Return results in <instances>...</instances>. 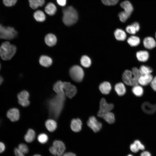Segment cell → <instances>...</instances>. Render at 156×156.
I'll return each mask as SVG.
<instances>
[{
	"mask_svg": "<svg viewBox=\"0 0 156 156\" xmlns=\"http://www.w3.org/2000/svg\"><path fill=\"white\" fill-rule=\"evenodd\" d=\"M65 95L57 94L48 101L50 115L55 118H57L63 109Z\"/></svg>",
	"mask_w": 156,
	"mask_h": 156,
	"instance_id": "obj_1",
	"label": "cell"
},
{
	"mask_svg": "<svg viewBox=\"0 0 156 156\" xmlns=\"http://www.w3.org/2000/svg\"><path fill=\"white\" fill-rule=\"evenodd\" d=\"M141 75L139 70L136 67H133L131 71L126 70L122 75V79L126 85L133 86L138 84V79Z\"/></svg>",
	"mask_w": 156,
	"mask_h": 156,
	"instance_id": "obj_2",
	"label": "cell"
},
{
	"mask_svg": "<svg viewBox=\"0 0 156 156\" xmlns=\"http://www.w3.org/2000/svg\"><path fill=\"white\" fill-rule=\"evenodd\" d=\"M62 12V21L66 25L71 26L77 21L78 14L76 10L73 7L69 6L64 8Z\"/></svg>",
	"mask_w": 156,
	"mask_h": 156,
	"instance_id": "obj_3",
	"label": "cell"
},
{
	"mask_svg": "<svg viewBox=\"0 0 156 156\" xmlns=\"http://www.w3.org/2000/svg\"><path fill=\"white\" fill-rule=\"evenodd\" d=\"M16 48L8 41L3 42L0 46V57L4 60H10L14 55Z\"/></svg>",
	"mask_w": 156,
	"mask_h": 156,
	"instance_id": "obj_4",
	"label": "cell"
},
{
	"mask_svg": "<svg viewBox=\"0 0 156 156\" xmlns=\"http://www.w3.org/2000/svg\"><path fill=\"white\" fill-rule=\"evenodd\" d=\"M120 5L124 11L119 13L118 16L120 21L124 23L130 17L133 11V7L131 3L128 1L122 2Z\"/></svg>",
	"mask_w": 156,
	"mask_h": 156,
	"instance_id": "obj_5",
	"label": "cell"
},
{
	"mask_svg": "<svg viewBox=\"0 0 156 156\" xmlns=\"http://www.w3.org/2000/svg\"><path fill=\"white\" fill-rule=\"evenodd\" d=\"M17 33L11 27H5L0 24V39L11 40L14 38Z\"/></svg>",
	"mask_w": 156,
	"mask_h": 156,
	"instance_id": "obj_6",
	"label": "cell"
},
{
	"mask_svg": "<svg viewBox=\"0 0 156 156\" xmlns=\"http://www.w3.org/2000/svg\"><path fill=\"white\" fill-rule=\"evenodd\" d=\"M69 74L73 80L78 82L82 80L84 76V73L82 68L77 65H74L70 68Z\"/></svg>",
	"mask_w": 156,
	"mask_h": 156,
	"instance_id": "obj_7",
	"label": "cell"
},
{
	"mask_svg": "<svg viewBox=\"0 0 156 156\" xmlns=\"http://www.w3.org/2000/svg\"><path fill=\"white\" fill-rule=\"evenodd\" d=\"M66 149V147L64 143L60 140H55L53 143V146L49 149L50 153L55 156H62Z\"/></svg>",
	"mask_w": 156,
	"mask_h": 156,
	"instance_id": "obj_8",
	"label": "cell"
},
{
	"mask_svg": "<svg viewBox=\"0 0 156 156\" xmlns=\"http://www.w3.org/2000/svg\"><path fill=\"white\" fill-rule=\"evenodd\" d=\"M114 107L112 104L107 103L104 98H102L100 102L99 109L98 112V116L100 117L103 114L110 112L113 109Z\"/></svg>",
	"mask_w": 156,
	"mask_h": 156,
	"instance_id": "obj_9",
	"label": "cell"
},
{
	"mask_svg": "<svg viewBox=\"0 0 156 156\" xmlns=\"http://www.w3.org/2000/svg\"><path fill=\"white\" fill-rule=\"evenodd\" d=\"M64 90L65 95L70 98H71L75 95L77 92L76 87L69 82H64Z\"/></svg>",
	"mask_w": 156,
	"mask_h": 156,
	"instance_id": "obj_10",
	"label": "cell"
},
{
	"mask_svg": "<svg viewBox=\"0 0 156 156\" xmlns=\"http://www.w3.org/2000/svg\"><path fill=\"white\" fill-rule=\"evenodd\" d=\"M87 124L88 126L94 132L99 131L102 127L101 123L98 121L94 116H91L89 118Z\"/></svg>",
	"mask_w": 156,
	"mask_h": 156,
	"instance_id": "obj_11",
	"label": "cell"
},
{
	"mask_svg": "<svg viewBox=\"0 0 156 156\" xmlns=\"http://www.w3.org/2000/svg\"><path fill=\"white\" fill-rule=\"evenodd\" d=\"M29 94L28 92L25 90H23L17 95L18 101L19 104L23 107H27L29 104V101L28 99Z\"/></svg>",
	"mask_w": 156,
	"mask_h": 156,
	"instance_id": "obj_12",
	"label": "cell"
},
{
	"mask_svg": "<svg viewBox=\"0 0 156 156\" xmlns=\"http://www.w3.org/2000/svg\"><path fill=\"white\" fill-rule=\"evenodd\" d=\"M7 116L12 122L17 121L20 117L19 111L18 109L15 108L10 109L7 113Z\"/></svg>",
	"mask_w": 156,
	"mask_h": 156,
	"instance_id": "obj_13",
	"label": "cell"
},
{
	"mask_svg": "<svg viewBox=\"0 0 156 156\" xmlns=\"http://www.w3.org/2000/svg\"><path fill=\"white\" fill-rule=\"evenodd\" d=\"M153 78L151 74L141 75L138 80V84L142 86H146L150 83Z\"/></svg>",
	"mask_w": 156,
	"mask_h": 156,
	"instance_id": "obj_14",
	"label": "cell"
},
{
	"mask_svg": "<svg viewBox=\"0 0 156 156\" xmlns=\"http://www.w3.org/2000/svg\"><path fill=\"white\" fill-rule=\"evenodd\" d=\"M143 44L146 48L151 49L156 46V42L154 38L151 37L145 38L143 40Z\"/></svg>",
	"mask_w": 156,
	"mask_h": 156,
	"instance_id": "obj_15",
	"label": "cell"
},
{
	"mask_svg": "<svg viewBox=\"0 0 156 156\" xmlns=\"http://www.w3.org/2000/svg\"><path fill=\"white\" fill-rule=\"evenodd\" d=\"M82 125V122L79 119H74L71 121L70 127L73 131L78 132L81 130Z\"/></svg>",
	"mask_w": 156,
	"mask_h": 156,
	"instance_id": "obj_16",
	"label": "cell"
},
{
	"mask_svg": "<svg viewBox=\"0 0 156 156\" xmlns=\"http://www.w3.org/2000/svg\"><path fill=\"white\" fill-rule=\"evenodd\" d=\"M136 57L139 61L145 62L148 60L149 57V54L148 52L146 51H139L136 53Z\"/></svg>",
	"mask_w": 156,
	"mask_h": 156,
	"instance_id": "obj_17",
	"label": "cell"
},
{
	"mask_svg": "<svg viewBox=\"0 0 156 156\" xmlns=\"http://www.w3.org/2000/svg\"><path fill=\"white\" fill-rule=\"evenodd\" d=\"M44 40L46 44L48 46L53 47L56 44L57 39L54 35L52 34H49L45 36Z\"/></svg>",
	"mask_w": 156,
	"mask_h": 156,
	"instance_id": "obj_18",
	"label": "cell"
},
{
	"mask_svg": "<svg viewBox=\"0 0 156 156\" xmlns=\"http://www.w3.org/2000/svg\"><path fill=\"white\" fill-rule=\"evenodd\" d=\"M99 88L100 91L103 94H107L111 91L112 87L109 83L104 81L100 84Z\"/></svg>",
	"mask_w": 156,
	"mask_h": 156,
	"instance_id": "obj_19",
	"label": "cell"
},
{
	"mask_svg": "<svg viewBox=\"0 0 156 156\" xmlns=\"http://www.w3.org/2000/svg\"><path fill=\"white\" fill-rule=\"evenodd\" d=\"M130 148L131 150L134 153H137L140 150H143L145 149L144 145L138 140H135L133 143L130 145Z\"/></svg>",
	"mask_w": 156,
	"mask_h": 156,
	"instance_id": "obj_20",
	"label": "cell"
},
{
	"mask_svg": "<svg viewBox=\"0 0 156 156\" xmlns=\"http://www.w3.org/2000/svg\"><path fill=\"white\" fill-rule=\"evenodd\" d=\"M63 86V82L59 81L54 84L53 87V89L57 94L65 95L64 90Z\"/></svg>",
	"mask_w": 156,
	"mask_h": 156,
	"instance_id": "obj_21",
	"label": "cell"
},
{
	"mask_svg": "<svg viewBox=\"0 0 156 156\" xmlns=\"http://www.w3.org/2000/svg\"><path fill=\"white\" fill-rule=\"evenodd\" d=\"M39 62L42 66L45 67H48L52 64V60L49 57L43 55L40 57Z\"/></svg>",
	"mask_w": 156,
	"mask_h": 156,
	"instance_id": "obj_22",
	"label": "cell"
},
{
	"mask_svg": "<svg viewBox=\"0 0 156 156\" xmlns=\"http://www.w3.org/2000/svg\"><path fill=\"white\" fill-rule=\"evenodd\" d=\"M114 89L117 94L120 96L124 95L126 92V89L124 84L120 82L116 84Z\"/></svg>",
	"mask_w": 156,
	"mask_h": 156,
	"instance_id": "obj_23",
	"label": "cell"
},
{
	"mask_svg": "<svg viewBox=\"0 0 156 156\" xmlns=\"http://www.w3.org/2000/svg\"><path fill=\"white\" fill-rule=\"evenodd\" d=\"M100 117L103 118L106 122L109 124L113 123L115 121L114 115L111 112L103 114Z\"/></svg>",
	"mask_w": 156,
	"mask_h": 156,
	"instance_id": "obj_24",
	"label": "cell"
},
{
	"mask_svg": "<svg viewBox=\"0 0 156 156\" xmlns=\"http://www.w3.org/2000/svg\"><path fill=\"white\" fill-rule=\"evenodd\" d=\"M44 10L47 14L52 16L55 13L57 10V8L54 4L49 2L45 6Z\"/></svg>",
	"mask_w": 156,
	"mask_h": 156,
	"instance_id": "obj_25",
	"label": "cell"
},
{
	"mask_svg": "<svg viewBox=\"0 0 156 156\" xmlns=\"http://www.w3.org/2000/svg\"><path fill=\"white\" fill-rule=\"evenodd\" d=\"M114 35L116 40L120 41L124 40L127 37L125 32L122 29H117L115 30Z\"/></svg>",
	"mask_w": 156,
	"mask_h": 156,
	"instance_id": "obj_26",
	"label": "cell"
},
{
	"mask_svg": "<svg viewBox=\"0 0 156 156\" xmlns=\"http://www.w3.org/2000/svg\"><path fill=\"white\" fill-rule=\"evenodd\" d=\"M127 42L131 46L136 47L140 44V40L138 37L132 36L129 37L127 39Z\"/></svg>",
	"mask_w": 156,
	"mask_h": 156,
	"instance_id": "obj_27",
	"label": "cell"
},
{
	"mask_svg": "<svg viewBox=\"0 0 156 156\" xmlns=\"http://www.w3.org/2000/svg\"><path fill=\"white\" fill-rule=\"evenodd\" d=\"M30 7L34 9L42 6L44 4V0H29Z\"/></svg>",
	"mask_w": 156,
	"mask_h": 156,
	"instance_id": "obj_28",
	"label": "cell"
},
{
	"mask_svg": "<svg viewBox=\"0 0 156 156\" xmlns=\"http://www.w3.org/2000/svg\"><path fill=\"white\" fill-rule=\"evenodd\" d=\"M45 126L48 131L50 132H53L56 129L57 124L54 120L49 119L46 122Z\"/></svg>",
	"mask_w": 156,
	"mask_h": 156,
	"instance_id": "obj_29",
	"label": "cell"
},
{
	"mask_svg": "<svg viewBox=\"0 0 156 156\" xmlns=\"http://www.w3.org/2000/svg\"><path fill=\"white\" fill-rule=\"evenodd\" d=\"M34 17L37 21L40 22L44 21L46 18L45 15L44 13L40 10H37L34 13Z\"/></svg>",
	"mask_w": 156,
	"mask_h": 156,
	"instance_id": "obj_30",
	"label": "cell"
},
{
	"mask_svg": "<svg viewBox=\"0 0 156 156\" xmlns=\"http://www.w3.org/2000/svg\"><path fill=\"white\" fill-rule=\"evenodd\" d=\"M35 133L32 129H29L24 136L25 141L27 142H31L34 139Z\"/></svg>",
	"mask_w": 156,
	"mask_h": 156,
	"instance_id": "obj_31",
	"label": "cell"
},
{
	"mask_svg": "<svg viewBox=\"0 0 156 156\" xmlns=\"http://www.w3.org/2000/svg\"><path fill=\"white\" fill-rule=\"evenodd\" d=\"M132 90L133 94L137 96H140L143 93V88L138 84L133 86Z\"/></svg>",
	"mask_w": 156,
	"mask_h": 156,
	"instance_id": "obj_32",
	"label": "cell"
},
{
	"mask_svg": "<svg viewBox=\"0 0 156 156\" xmlns=\"http://www.w3.org/2000/svg\"><path fill=\"white\" fill-rule=\"evenodd\" d=\"M80 62L81 65L86 68L90 67L91 64L90 59L86 55L82 56L80 60Z\"/></svg>",
	"mask_w": 156,
	"mask_h": 156,
	"instance_id": "obj_33",
	"label": "cell"
},
{
	"mask_svg": "<svg viewBox=\"0 0 156 156\" xmlns=\"http://www.w3.org/2000/svg\"><path fill=\"white\" fill-rule=\"evenodd\" d=\"M139 70L141 75L151 74L153 71L151 67L144 65L141 66Z\"/></svg>",
	"mask_w": 156,
	"mask_h": 156,
	"instance_id": "obj_34",
	"label": "cell"
},
{
	"mask_svg": "<svg viewBox=\"0 0 156 156\" xmlns=\"http://www.w3.org/2000/svg\"><path fill=\"white\" fill-rule=\"evenodd\" d=\"M38 141L41 143L44 144L46 143L48 140L47 135L44 133L40 134L38 137Z\"/></svg>",
	"mask_w": 156,
	"mask_h": 156,
	"instance_id": "obj_35",
	"label": "cell"
},
{
	"mask_svg": "<svg viewBox=\"0 0 156 156\" xmlns=\"http://www.w3.org/2000/svg\"><path fill=\"white\" fill-rule=\"evenodd\" d=\"M18 149L24 154H26L28 152V148L26 144L23 143L20 144L17 148Z\"/></svg>",
	"mask_w": 156,
	"mask_h": 156,
	"instance_id": "obj_36",
	"label": "cell"
},
{
	"mask_svg": "<svg viewBox=\"0 0 156 156\" xmlns=\"http://www.w3.org/2000/svg\"><path fill=\"white\" fill-rule=\"evenodd\" d=\"M101 1L104 5L110 6L115 5L118 3L119 0H101Z\"/></svg>",
	"mask_w": 156,
	"mask_h": 156,
	"instance_id": "obj_37",
	"label": "cell"
},
{
	"mask_svg": "<svg viewBox=\"0 0 156 156\" xmlns=\"http://www.w3.org/2000/svg\"><path fill=\"white\" fill-rule=\"evenodd\" d=\"M4 4L8 7L12 6L14 5L17 0H3Z\"/></svg>",
	"mask_w": 156,
	"mask_h": 156,
	"instance_id": "obj_38",
	"label": "cell"
},
{
	"mask_svg": "<svg viewBox=\"0 0 156 156\" xmlns=\"http://www.w3.org/2000/svg\"><path fill=\"white\" fill-rule=\"evenodd\" d=\"M126 30L127 33L131 34H135L137 32L135 29L131 25L127 26Z\"/></svg>",
	"mask_w": 156,
	"mask_h": 156,
	"instance_id": "obj_39",
	"label": "cell"
},
{
	"mask_svg": "<svg viewBox=\"0 0 156 156\" xmlns=\"http://www.w3.org/2000/svg\"><path fill=\"white\" fill-rule=\"evenodd\" d=\"M150 84L152 89L156 91V76L153 78Z\"/></svg>",
	"mask_w": 156,
	"mask_h": 156,
	"instance_id": "obj_40",
	"label": "cell"
},
{
	"mask_svg": "<svg viewBox=\"0 0 156 156\" xmlns=\"http://www.w3.org/2000/svg\"><path fill=\"white\" fill-rule=\"evenodd\" d=\"M14 152L16 156H25L24 154L18 148H14Z\"/></svg>",
	"mask_w": 156,
	"mask_h": 156,
	"instance_id": "obj_41",
	"label": "cell"
},
{
	"mask_svg": "<svg viewBox=\"0 0 156 156\" xmlns=\"http://www.w3.org/2000/svg\"><path fill=\"white\" fill-rule=\"evenodd\" d=\"M131 25L135 29L137 32L139 30L140 26L138 22H134Z\"/></svg>",
	"mask_w": 156,
	"mask_h": 156,
	"instance_id": "obj_42",
	"label": "cell"
},
{
	"mask_svg": "<svg viewBox=\"0 0 156 156\" xmlns=\"http://www.w3.org/2000/svg\"><path fill=\"white\" fill-rule=\"evenodd\" d=\"M56 1L58 4L62 6H64L66 4V0H57Z\"/></svg>",
	"mask_w": 156,
	"mask_h": 156,
	"instance_id": "obj_43",
	"label": "cell"
},
{
	"mask_svg": "<svg viewBox=\"0 0 156 156\" xmlns=\"http://www.w3.org/2000/svg\"><path fill=\"white\" fill-rule=\"evenodd\" d=\"M5 146L3 142H0V153H3L5 150Z\"/></svg>",
	"mask_w": 156,
	"mask_h": 156,
	"instance_id": "obj_44",
	"label": "cell"
},
{
	"mask_svg": "<svg viewBox=\"0 0 156 156\" xmlns=\"http://www.w3.org/2000/svg\"><path fill=\"white\" fill-rule=\"evenodd\" d=\"M140 156H151V155L149 152L144 151L141 153Z\"/></svg>",
	"mask_w": 156,
	"mask_h": 156,
	"instance_id": "obj_45",
	"label": "cell"
},
{
	"mask_svg": "<svg viewBox=\"0 0 156 156\" xmlns=\"http://www.w3.org/2000/svg\"><path fill=\"white\" fill-rule=\"evenodd\" d=\"M62 156H76L74 153L71 152H67L64 153L62 155Z\"/></svg>",
	"mask_w": 156,
	"mask_h": 156,
	"instance_id": "obj_46",
	"label": "cell"
},
{
	"mask_svg": "<svg viewBox=\"0 0 156 156\" xmlns=\"http://www.w3.org/2000/svg\"><path fill=\"white\" fill-rule=\"evenodd\" d=\"M3 81V78L0 76V85L2 83Z\"/></svg>",
	"mask_w": 156,
	"mask_h": 156,
	"instance_id": "obj_47",
	"label": "cell"
},
{
	"mask_svg": "<svg viewBox=\"0 0 156 156\" xmlns=\"http://www.w3.org/2000/svg\"><path fill=\"white\" fill-rule=\"evenodd\" d=\"M33 156H41L40 155H39L36 154V155H34Z\"/></svg>",
	"mask_w": 156,
	"mask_h": 156,
	"instance_id": "obj_48",
	"label": "cell"
},
{
	"mask_svg": "<svg viewBox=\"0 0 156 156\" xmlns=\"http://www.w3.org/2000/svg\"><path fill=\"white\" fill-rule=\"evenodd\" d=\"M127 156H133L132 155L130 154V155H128Z\"/></svg>",
	"mask_w": 156,
	"mask_h": 156,
	"instance_id": "obj_49",
	"label": "cell"
},
{
	"mask_svg": "<svg viewBox=\"0 0 156 156\" xmlns=\"http://www.w3.org/2000/svg\"><path fill=\"white\" fill-rule=\"evenodd\" d=\"M1 120H0V125L1 123Z\"/></svg>",
	"mask_w": 156,
	"mask_h": 156,
	"instance_id": "obj_50",
	"label": "cell"
},
{
	"mask_svg": "<svg viewBox=\"0 0 156 156\" xmlns=\"http://www.w3.org/2000/svg\"><path fill=\"white\" fill-rule=\"evenodd\" d=\"M155 37H156V34H155Z\"/></svg>",
	"mask_w": 156,
	"mask_h": 156,
	"instance_id": "obj_51",
	"label": "cell"
},
{
	"mask_svg": "<svg viewBox=\"0 0 156 156\" xmlns=\"http://www.w3.org/2000/svg\"><path fill=\"white\" fill-rule=\"evenodd\" d=\"M0 68H1V65H0Z\"/></svg>",
	"mask_w": 156,
	"mask_h": 156,
	"instance_id": "obj_52",
	"label": "cell"
}]
</instances>
